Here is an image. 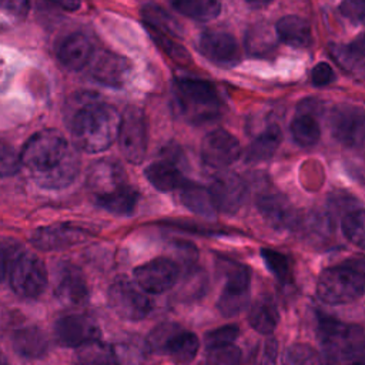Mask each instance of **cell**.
I'll use <instances>...</instances> for the list:
<instances>
[{
    "label": "cell",
    "instance_id": "obj_27",
    "mask_svg": "<svg viewBox=\"0 0 365 365\" xmlns=\"http://www.w3.org/2000/svg\"><path fill=\"white\" fill-rule=\"evenodd\" d=\"M178 192L181 202L192 212L208 218L217 214L211 200V194L207 187L185 180L178 188Z\"/></svg>",
    "mask_w": 365,
    "mask_h": 365
},
{
    "label": "cell",
    "instance_id": "obj_11",
    "mask_svg": "<svg viewBox=\"0 0 365 365\" xmlns=\"http://www.w3.org/2000/svg\"><path fill=\"white\" fill-rule=\"evenodd\" d=\"M101 329L97 322L84 314H71L54 324V338L58 345L78 348L84 344L98 341Z\"/></svg>",
    "mask_w": 365,
    "mask_h": 365
},
{
    "label": "cell",
    "instance_id": "obj_17",
    "mask_svg": "<svg viewBox=\"0 0 365 365\" xmlns=\"http://www.w3.org/2000/svg\"><path fill=\"white\" fill-rule=\"evenodd\" d=\"M200 53L214 64L234 66L240 60L237 40L225 31H205L198 41Z\"/></svg>",
    "mask_w": 365,
    "mask_h": 365
},
{
    "label": "cell",
    "instance_id": "obj_15",
    "mask_svg": "<svg viewBox=\"0 0 365 365\" xmlns=\"http://www.w3.org/2000/svg\"><path fill=\"white\" fill-rule=\"evenodd\" d=\"M331 131L334 137L344 145L361 148L365 135L364 113L359 107L342 106L335 108L331 115Z\"/></svg>",
    "mask_w": 365,
    "mask_h": 365
},
{
    "label": "cell",
    "instance_id": "obj_29",
    "mask_svg": "<svg viewBox=\"0 0 365 365\" xmlns=\"http://www.w3.org/2000/svg\"><path fill=\"white\" fill-rule=\"evenodd\" d=\"M279 322V312L271 299H258L248 312V324L254 331L262 335H269L275 331Z\"/></svg>",
    "mask_w": 365,
    "mask_h": 365
},
{
    "label": "cell",
    "instance_id": "obj_32",
    "mask_svg": "<svg viewBox=\"0 0 365 365\" xmlns=\"http://www.w3.org/2000/svg\"><path fill=\"white\" fill-rule=\"evenodd\" d=\"M170 3L182 16L198 21L212 20L221 11L218 0H170Z\"/></svg>",
    "mask_w": 365,
    "mask_h": 365
},
{
    "label": "cell",
    "instance_id": "obj_41",
    "mask_svg": "<svg viewBox=\"0 0 365 365\" xmlns=\"http://www.w3.org/2000/svg\"><path fill=\"white\" fill-rule=\"evenodd\" d=\"M238 335H240V328L237 325H224V327L211 329L205 334V345L208 348V346L232 344Z\"/></svg>",
    "mask_w": 365,
    "mask_h": 365
},
{
    "label": "cell",
    "instance_id": "obj_1",
    "mask_svg": "<svg viewBox=\"0 0 365 365\" xmlns=\"http://www.w3.org/2000/svg\"><path fill=\"white\" fill-rule=\"evenodd\" d=\"M20 165L43 188L58 190L74 181L80 161L56 130H43L33 134L20 151Z\"/></svg>",
    "mask_w": 365,
    "mask_h": 365
},
{
    "label": "cell",
    "instance_id": "obj_39",
    "mask_svg": "<svg viewBox=\"0 0 365 365\" xmlns=\"http://www.w3.org/2000/svg\"><path fill=\"white\" fill-rule=\"evenodd\" d=\"M181 328L174 324V322H163L160 325H157L151 332L150 335L147 336V341H145V345L148 346L150 351L153 352H160V354H164V349L168 344V341L173 338V335L175 332H178Z\"/></svg>",
    "mask_w": 365,
    "mask_h": 365
},
{
    "label": "cell",
    "instance_id": "obj_42",
    "mask_svg": "<svg viewBox=\"0 0 365 365\" xmlns=\"http://www.w3.org/2000/svg\"><path fill=\"white\" fill-rule=\"evenodd\" d=\"M339 11L354 23H362L365 17V0H342Z\"/></svg>",
    "mask_w": 365,
    "mask_h": 365
},
{
    "label": "cell",
    "instance_id": "obj_28",
    "mask_svg": "<svg viewBox=\"0 0 365 365\" xmlns=\"http://www.w3.org/2000/svg\"><path fill=\"white\" fill-rule=\"evenodd\" d=\"M200 349L198 336L190 331L180 329L168 341L164 354L178 365H190Z\"/></svg>",
    "mask_w": 365,
    "mask_h": 365
},
{
    "label": "cell",
    "instance_id": "obj_21",
    "mask_svg": "<svg viewBox=\"0 0 365 365\" xmlns=\"http://www.w3.org/2000/svg\"><path fill=\"white\" fill-rule=\"evenodd\" d=\"M125 173L118 163L110 160L97 161L88 174V184L94 192V197L107 194L120 185L127 182Z\"/></svg>",
    "mask_w": 365,
    "mask_h": 365
},
{
    "label": "cell",
    "instance_id": "obj_14",
    "mask_svg": "<svg viewBox=\"0 0 365 365\" xmlns=\"http://www.w3.org/2000/svg\"><path fill=\"white\" fill-rule=\"evenodd\" d=\"M215 211L235 214L247 197V185L242 178L234 173L218 174L208 187Z\"/></svg>",
    "mask_w": 365,
    "mask_h": 365
},
{
    "label": "cell",
    "instance_id": "obj_40",
    "mask_svg": "<svg viewBox=\"0 0 365 365\" xmlns=\"http://www.w3.org/2000/svg\"><path fill=\"white\" fill-rule=\"evenodd\" d=\"M20 167V153L10 144L0 141V178L16 174Z\"/></svg>",
    "mask_w": 365,
    "mask_h": 365
},
{
    "label": "cell",
    "instance_id": "obj_20",
    "mask_svg": "<svg viewBox=\"0 0 365 365\" xmlns=\"http://www.w3.org/2000/svg\"><path fill=\"white\" fill-rule=\"evenodd\" d=\"M130 71V63L124 57L104 51L96 60L91 76L98 83L107 87H121L125 83V77Z\"/></svg>",
    "mask_w": 365,
    "mask_h": 365
},
{
    "label": "cell",
    "instance_id": "obj_12",
    "mask_svg": "<svg viewBox=\"0 0 365 365\" xmlns=\"http://www.w3.org/2000/svg\"><path fill=\"white\" fill-rule=\"evenodd\" d=\"M90 231L71 222H57L37 228L31 235V244L43 251H58L81 244L90 238Z\"/></svg>",
    "mask_w": 365,
    "mask_h": 365
},
{
    "label": "cell",
    "instance_id": "obj_31",
    "mask_svg": "<svg viewBox=\"0 0 365 365\" xmlns=\"http://www.w3.org/2000/svg\"><path fill=\"white\" fill-rule=\"evenodd\" d=\"M364 37L358 36L349 44H334L331 47V54L335 61L348 71H362L364 68Z\"/></svg>",
    "mask_w": 365,
    "mask_h": 365
},
{
    "label": "cell",
    "instance_id": "obj_24",
    "mask_svg": "<svg viewBox=\"0 0 365 365\" xmlns=\"http://www.w3.org/2000/svg\"><path fill=\"white\" fill-rule=\"evenodd\" d=\"M145 177L155 190L163 192L178 190L185 181L181 170L171 158H163L151 163L145 168Z\"/></svg>",
    "mask_w": 365,
    "mask_h": 365
},
{
    "label": "cell",
    "instance_id": "obj_49",
    "mask_svg": "<svg viewBox=\"0 0 365 365\" xmlns=\"http://www.w3.org/2000/svg\"><path fill=\"white\" fill-rule=\"evenodd\" d=\"M365 362H346V361H328V365H364Z\"/></svg>",
    "mask_w": 365,
    "mask_h": 365
},
{
    "label": "cell",
    "instance_id": "obj_25",
    "mask_svg": "<svg viewBox=\"0 0 365 365\" xmlns=\"http://www.w3.org/2000/svg\"><path fill=\"white\" fill-rule=\"evenodd\" d=\"M96 204L103 210L115 215H131L138 202V192L130 185L123 184L118 188L94 197Z\"/></svg>",
    "mask_w": 365,
    "mask_h": 365
},
{
    "label": "cell",
    "instance_id": "obj_18",
    "mask_svg": "<svg viewBox=\"0 0 365 365\" xmlns=\"http://www.w3.org/2000/svg\"><path fill=\"white\" fill-rule=\"evenodd\" d=\"M257 207L264 220L277 230L297 227L298 215L288 198L279 192H265L258 197Z\"/></svg>",
    "mask_w": 365,
    "mask_h": 365
},
{
    "label": "cell",
    "instance_id": "obj_38",
    "mask_svg": "<svg viewBox=\"0 0 365 365\" xmlns=\"http://www.w3.org/2000/svg\"><path fill=\"white\" fill-rule=\"evenodd\" d=\"M275 47V34L265 24L254 26L247 36V48L252 54L262 56Z\"/></svg>",
    "mask_w": 365,
    "mask_h": 365
},
{
    "label": "cell",
    "instance_id": "obj_26",
    "mask_svg": "<svg viewBox=\"0 0 365 365\" xmlns=\"http://www.w3.org/2000/svg\"><path fill=\"white\" fill-rule=\"evenodd\" d=\"M73 362L74 365H120V358L113 345L98 339L76 348Z\"/></svg>",
    "mask_w": 365,
    "mask_h": 365
},
{
    "label": "cell",
    "instance_id": "obj_5",
    "mask_svg": "<svg viewBox=\"0 0 365 365\" xmlns=\"http://www.w3.org/2000/svg\"><path fill=\"white\" fill-rule=\"evenodd\" d=\"M174 91L182 114L194 123L210 121L217 118L222 111L221 98L208 81L180 78L174 83Z\"/></svg>",
    "mask_w": 365,
    "mask_h": 365
},
{
    "label": "cell",
    "instance_id": "obj_8",
    "mask_svg": "<svg viewBox=\"0 0 365 365\" xmlns=\"http://www.w3.org/2000/svg\"><path fill=\"white\" fill-rule=\"evenodd\" d=\"M220 264L224 268L222 275L225 282L217 301V308L221 315L230 318L241 312L248 305L251 272L245 265L230 259H222Z\"/></svg>",
    "mask_w": 365,
    "mask_h": 365
},
{
    "label": "cell",
    "instance_id": "obj_50",
    "mask_svg": "<svg viewBox=\"0 0 365 365\" xmlns=\"http://www.w3.org/2000/svg\"><path fill=\"white\" fill-rule=\"evenodd\" d=\"M0 365H9V362H7L6 356L1 354V351H0Z\"/></svg>",
    "mask_w": 365,
    "mask_h": 365
},
{
    "label": "cell",
    "instance_id": "obj_7",
    "mask_svg": "<svg viewBox=\"0 0 365 365\" xmlns=\"http://www.w3.org/2000/svg\"><path fill=\"white\" fill-rule=\"evenodd\" d=\"M11 289L23 298H37L47 287L44 262L31 252L20 251L11 255L9 264Z\"/></svg>",
    "mask_w": 365,
    "mask_h": 365
},
{
    "label": "cell",
    "instance_id": "obj_44",
    "mask_svg": "<svg viewBox=\"0 0 365 365\" xmlns=\"http://www.w3.org/2000/svg\"><path fill=\"white\" fill-rule=\"evenodd\" d=\"M334 80V71L328 63H318L311 73V81L317 87H324Z\"/></svg>",
    "mask_w": 365,
    "mask_h": 365
},
{
    "label": "cell",
    "instance_id": "obj_47",
    "mask_svg": "<svg viewBox=\"0 0 365 365\" xmlns=\"http://www.w3.org/2000/svg\"><path fill=\"white\" fill-rule=\"evenodd\" d=\"M10 259H11V258L9 257V252H7L4 248H0V281L4 278V275H6V272H7Z\"/></svg>",
    "mask_w": 365,
    "mask_h": 365
},
{
    "label": "cell",
    "instance_id": "obj_34",
    "mask_svg": "<svg viewBox=\"0 0 365 365\" xmlns=\"http://www.w3.org/2000/svg\"><path fill=\"white\" fill-rule=\"evenodd\" d=\"M341 228L345 238L354 245L364 248L365 245V212L361 207H352L344 211Z\"/></svg>",
    "mask_w": 365,
    "mask_h": 365
},
{
    "label": "cell",
    "instance_id": "obj_46",
    "mask_svg": "<svg viewBox=\"0 0 365 365\" xmlns=\"http://www.w3.org/2000/svg\"><path fill=\"white\" fill-rule=\"evenodd\" d=\"M50 3L58 6L60 9L63 10H67V11H74L80 7V0H48Z\"/></svg>",
    "mask_w": 365,
    "mask_h": 365
},
{
    "label": "cell",
    "instance_id": "obj_43",
    "mask_svg": "<svg viewBox=\"0 0 365 365\" xmlns=\"http://www.w3.org/2000/svg\"><path fill=\"white\" fill-rule=\"evenodd\" d=\"M30 0H0V11L13 17H24L29 13Z\"/></svg>",
    "mask_w": 365,
    "mask_h": 365
},
{
    "label": "cell",
    "instance_id": "obj_9",
    "mask_svg": "<svg viewBox=\"0 0 365 365\" xmlns=\"http://www.w3.org/2000/svg\"><path fill=\"white\" fill-rule=\"evenodd\" d=\"M118 144L125 160L140 164L147 153V121L141 108L130 106L121 115L118 128Z\"/></svg>",
    "mask_w": 365,
    "mask_h": 365
},
{
    "label": "cell",
    "instance_id": "obj_36",
    "mask_svg": "<svg viewBox=\"0 0 365 365\" xmlns=\"http://www.w3.org/2000/svg\"><path fill=\"white\" fill-rule=\"evenodd\" d=\"M281 365H322V358L314 346L297 342L285 348Z\"/></svg>",
    "mask_w": 365,
    "mask_h": 365
},
{
    "label": "cell",
    "instance_id": "obj_19",
    "mask_svg": "<svg viewBox=\"0 0 365 365\" xmlns=\"http://www.w3.org/2000/svg\"><path fill=\"white\" fill-rule=\"evenodd\" d=\"M93 54L90 38L83 33H71L66 36L57 46V58L67 70L78 71L84 68Z\"/></svg>",
    "mask_w": 365,
    "mask_h": 365
},
{
    "label": "cell",
    "instance_id": "obj_2",
    "mask_svg": "<svg viewBox=\"0 0 365 365\" xmlns=\"http://www.w3.org/2000/svg\"><path fill=\"white\" fill-rule=\"evenodd\" d=\"M120 121L114 106L94 100L83 103L70 117L74 144L86 153H101L117 140Z\"/></svg>",
    "mask_w": 365,
    "mask_h": 365
},
{
    "label": "cell",
    "instance_id": "obj_48",
    "mask_svg": "<svg viewBox=\"0 0 365 365\" xmlns=\"http://www.w3.org/2000/svg\"><path fill=\"white\" fill-rule=\"evenodd\" d=\"M250 6L252 7H261V6H267L268 3H271L272 0H245Z\"/></svg>",
    "mask_w": 365,
    "mask_h": 365
},
{
    "label": "cell",
    "instance_id": "obj_23",
    "mask_svg": "<svg viewBox=\"0 0 365 365\" xmlns=\"http://www.w3.org/2000/svg\"><path fill=\"white\" fill-rule=\"evenodd\" d=\"M277 37L297 48H305L312 44V33L309 23L299 16H284L275 24Z\"/></svg>",
    "mask_w": 365,
    "mask_h": 365
},
{
    "label": "cell",
    "instance_id": "obj_6",
    "mask_svg": "<svg viewBox=\"0 0 365 365\" xmlns=\"http://www.w3.org/2000/svg\"><path fill=\"white\" fill-rule=\"evenodd\" d=\"M107 301L110 308L124 321L138 322L153 309L150 297L130 278L117 277L108 287Z\"/></svg>",
    "mask_w": 365,
    "mask_h": 365
},
{
    "label": "cell",
    "instance_id": "obj_35",
    "mask_svg": "<svg viewBox=\"0 0 365 365\" xmlns=\"http://www.w3.org/2000/svg\"><path fill=\"white\" fill-rule=\"evenodd\" d=\"M261 257L265 261L269 272L282 284H288L292 281V262L289 257L284 252L264 248L261 250Z\"/></svg>",
    "mask_w": 365,
    "mask_h": 365
},
{
    "label": "cell",
    "instance_id": "obj_37",
    "mask_svg": "<svg viewBox=\"0 0 365 365\" xmlns=\"http://www.w3.org/2000/svg\"><path fill=\"white\" fill-rule=\"evenodd\" d=\"M242 352L234 344L208 346L204 352L200 365H240Z\"/></svg>",
    "mask_w": 365,
    "mask_h": 365
},
{
    "label": "cell",
    "instance_id": "obj_4",
    "mask_svg": "<svg viewBox=\"0 0 365 365\" xmlns=\"http://www.w3.org/2000/svg\"><path fill=\"white\" fill-rule=\"evenodd\" d=\"M318 338L328 361L365 362V336L359 325H346L334 318H319Z\"/></svg>",
    "mask_w": 365,
    "mask_h": 365
},
{
    "label": "cell",
    "instance_id": "obj_10",
    "mask_svg": "<svg viewBox=\"0 0 365 365\" xmlns=\"http://www.w3.org/2000/svg\"><path fill=\"white\" fill-rule=\"evenodd\" d=\"M135 284L147 294H163L171 289L180 278L175 261L160 257L134 268Z\"/></svg>",
    "mask_w": 365,
    "mask_h": 365
},
{
    "label": "cell",
    "instance_id": "obj_33",
    "mask_svg": "<svg viewBox=\"0 0 365 365\" xmlns=\"http://www.w3.org/2000/svg\"><path fill=\"white\" fill-rule=\"evenodd\" d=\"M291 134L301 147H312L321 137V128L312 114L301 113L291 123Z\"/></svg>",
    "mask_w": 365,
    "mask_h": 365
},
{
    "label": "cell",
    "instance_id": "obj_3",
    "mask_svg": "<svg viewBox=\"0 0 365 365\" xmlns=\"http://www.w3.org/2000/svg\"><path fill=\"white\" fill-rule=\"evenodd\" d=\"M365 275L362 259L324 269L317 281V297L328 305H345L364 295Z\"/></svg>",
    "mask_w": 365,
    "mask_h": 365
},
{
    "label": "cell",
    "instance_id": "obj_13",
    "mask_svg": "<svg viewBox=\"0 0 365 365\" xmlns=\"http://www.w3.org/2000/svg\"><path fill=\"white\" fill-rule=\"evenodd\" d=\"M241 155L240 141L228 131L217 128L210 131L201 143L202 161L212 168H224Z\"/></svg>",
    "mask_w": 365,
    "mask_h": 365
},
{
    "label": "cell",
    "instance_id": "obj_22",
    "mask_svg": "<svg viewBox=\"0 0 365 365\" xmlns=\"http://www.w3.org/2000/svg\"><path fill=\"white\" fill-rule=\"evenodd\" d=\"M13 349L23 358L40 359L48 352V338L38 327H24L14 331L11 338Z\"/></svg>",
    "mask_w": 365,
    "mask_h": 365
},
{
    "label": "cell",
    "instance_id": "obj_45",
    "mask_svg": "<svg viewBox=\"0 0 365 365\" xmlns=\"http://www.w3.org/2000/svg\"><path fill=\"white\" fill-rule=\"evenodd\" d=\"M278 354V344L275 339H267L259 352V365H275Z\"/></svg>",
    "mask_w": 365,
    "mask_h": 365
},
{
    "label": "cell",
    "instance_id": "obj_16",
    "mask_svg": "<svg viewBox=\"0 0 365 365\" xmlns=\"http://www.w3.org/2000/svg\"><path fill=\"white\" fill-rule=\"evenodd\" d=\"M54 292L63 305L73 308L86 305L90 297L88 284L83 271L73 264H64L60 267Z\"/></svg>",
    "mask_w": 365,
    "mask_h": 365
},
{
    "label": "cell",
    "instance_id": "obj_30",
    "mask_svg": "<svg viewBox=\"0 0 365 365\" xmlns=\"http://www.w3.org/2000/svg\"><path fill=\"white\" fill-rule=\"evenodd\" d=\"M282 133L278 125L267 127L248 147L245 158L251 163H259L268 160L279 147Z\"/></svg>",
    "mask_w": 365,
    "mask_h": 365
}]
</instances>
